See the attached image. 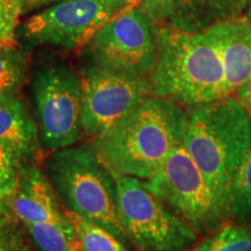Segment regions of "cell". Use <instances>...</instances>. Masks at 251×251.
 Instances as JSON below:
<instances>
[{"label":"cell","mask_w":251,"mask_h":251,"mask_svg":"<svg viewBox=\"0 0 251 251\" xmlns=\"http://www.w3.org/2000/svg\"><path fill=\"white\" fill-rule=\"evenodd\" d=\"M188 112L166 98L149 96L89 146L113 176L149 179L184 143Z\"/></svg>","instance_id":"6da1fadb"},{"label":"cell","mask_w":251,"mask_h":251,"mask_svg":"<svg viewBox=\"0 0 251 251\" xmlns=\"http://www.w3.org/2000/svg\"><path fill=\"white\" fill-rule=\"evenodd\" d=\"M23 15L19 0H0V46L17 47V28Z\"/></svg>","instance_id":"ffe728a7"},{"label":"cell","mask_w":251,"mask_h":251,"mask_svg":"<svg viewBox=\"0 0 251 251\" xmlns=\"http://www.w3.org/2000/svg\"><path fill=\"white\" fill-rule=\"evenodd\" d=\"M31 94L41 147L56 151L74 146L84 133L80 75L63 61L43 63L33 74Z\"/></svg>","instance_id":"8992f818"},{"label":"cell","mask_w":251,"mask_h":251,"mask_svg":"<svg viewBox=\"0 0 251 251\" xmlns=\"http://www.w3.org/2000/svg\"><path fill=\"white\" fill-rule=\"evenodd\" d=\"M46 176L68 212L90 220L131 246L118 213L115 178L90 148L68 147L50 153Z\"/></svg>","instance_id":"277c9868"},{"label":"cell","mask_w":251,"mask_h":251,"mask_svg":"<svg viewBox=\"0 0 251 251\" xmlns=\"http://www.w3.org/2000/svg\"><path fill=\"white\" fill-rule=\"evenodd\" d=\"M0 143L26 159L35 157L40 150L36 122L18 97L0 99Z\"/></svg>","instance_id":"5bb4252c"},{"label":"cell","mask_w":251,"mask_h":251,"mask_svg":"<svg viewBox=\"0 0 251 251\" xmlns=\"http://www.w3.org/2000/svg\"><path fill=\"white\" fill-rule=\"evenodd\" d=\"M183 146L228 208L231 183L251 147V114L234 96L188 109Z\"/></svg>","instance_id":"3957f363"},{"label":"cell","mask_w":251,"mask_h":251,"mask_svg":"<svg viewBox=\"0 0 251 251\" xmlns=\"http://www.w3.org/2000/svg\"><path fill=\"white\" fill-rule=\"evenodd\" d=\"M244 17H246V18L248 19V20L251 21V4H250V6H249V8H248L247 13H246V15H244Z\"/></svg>","instance_id":"484cf974"},{"label":"cell","mask_w":251,"mask_h":251,"mask_svg":"<svg viewBox=\"0 0 251 251\" xmlns=\"http://www.w3.org/2000/svg\"><path fill=\"white\" fill-rule=\"evenodd\" d=\"M211 28L224 61L227 98L251 79V21L242 17Z\"/></svg>","instance_id":"7c38bea8"},{"label":"cell","mask_w":251,"mask_h":251,"mask_svg":"<svg viewBox=\"0 0 251 251\" xmlns=\"http://www.w3.org/2000/svg\"><path fill=\"white\" fill-rule=\"evenodd\" d=\"M133 5H137L133 0H64L28 18L18 35L28 49H80L100 27Z\"/></svg>","instance_id":"9c48e42d"},{"label":"cell","mask_w":251,"mask_h":251,"mask_svg":"<svg viewBox=\"0 0 251 251\" xmlns=\"http://www.w3.org/2000/svg\"><path fill=\"white\" fill-rule=\"evenodd\" d=\"M148 84L149 96L188 109L226 98L224 61L212 28L187 33L158 26V55Z\"/></svg>","instance_id":"7a4b0ae2"},{"label":"cell","mask_w":251,"mask_h":251,"mask_svg":"<svg viewBox=\"0 0 251 251\" xmlns=\"http://www.w3.org/2000/svg\"><path fill=\"white\" fill-rule=\"evenodd\" d=\"M234 97L246 107L251 114V79L235 91Z\"/></svg>","instance_id":"cb8c5ba5"},{"label":"cell","mask_w":251,"mask_h":251,"mask_svg":"<svg viewBox=\"0 0 251 251\" xmlns=\"http://www.w3.org/2000/svg\"><path fill=\"white\" fill-rule=\"evenodd\" d=\"M0 251H28L21 231L0 226Z\"/></svg>","instance_id":"603a6c76"},{"label":"cell","mask_w":251,"mask_h":251,"mask_svg":"<svg viewBox=\"0 0 251 251\" xmlns=\"http://www.w3.org/2000/svg\"><path fill=\"white\" fill-rule=\"evenodd\" d=\"M20 1L21 8H23V14L27 12L33 11V9L45 7L47 5H54L57 2L64 1V0H19Z\"/></svg>","instance_id":"d4e9b609"},{"label":"cell","mask_w":251,"mask_h":251,"mask_svg":"<svg viewBox=\"0 0 251 251\" xmlns=\"http://www.w3.org/2000/svg\"><path fill=\"white\" fill-rule=\"evenodd\" d=\"M31 242L40 251H81L70 219L25 226Z\"/></svg>","instance_id":"9a60e30c"},{"label":"cell","mask_w":251,"mask_h":251,"mask_svg":"<svg viewBox=\"0 0 251 251\" xmlns=\"http://www.w3.org/2000/svg\"><path fill=\"white\" fill-rule=\"evenodd\" d=\"M144 184L197 234L215 233L231 219L183 144Z\"/></svg>","instance_id":"5b68a950"},{"label":"cell","mask_w":251,"mask_h":251,"mask_svg":"<svg viewBox=\"0 0 251 251\" xmlns=\"http://www.w3.org/2000/svg\"><path fill=\"white\" fill-rule=\"evenodd\" d=\"M122 228L137 251H185L197 233L147 188L141 179L114 176Z\"/></svg>","instance_id":"ba28073f"},{"label":"cell","mask_w":251,"mask_h":251,"mask_svg":"<svg viewBox=\"0 0 251 251\" xmlns=\"http://www.w3.org/2000/svg\"><path fill=\"white\" fill-rule=\"evenodd\" d=\"M80 49L87 64L148 79L158 55V25L133 5L100 27Z\"/></svg>","instance_id":"52a82bcc"},{"label":"cell","mask_w":251,"mask_h":251,"mask_svg":"<svg viewBox=\"0 0 251 251\" xmlns=\"http://www.w3.org/2000/svg\"><path fill=\"white\" fill-rule=\"evenodd\" d=\"M28 57L17 47L0 46V99L18 97L27 80Z\"/></svg>","instance_id":"2e32d148"},{"label":"cell","mask_w":251,"mask_h":251,"mask_svg":"<svg viewBox=\"0 0 251 251\" xmlns=\"http://www.w3.org/2000/svg\"><path fill=\"white\" fill-rule=\"evenodd\" d=\"M5 205L25 226L68 219L67 213L58 205L57 196L48 177L35 164L23 166Z\"/></svg>","instance_id":"8fae6325"},{"label":"cell","mask_w":251,"mask_h":251,"mask_svg":"<svg viewBox=\"0 0 251 251\" xmlns=\"http://www.w3.org/2000/svg\"><path fill=\"white\" fill-rule=\"evenodd\" d=\"M133 1L136 2V4H139V1H140V0H133Z\"/></svg>","instance_id":"4316f807"},{"label":"cell","mask_w":251,"mask_h":251,"mask_svg":"<svg viewBox=\"0 0 251 251\" xmlns=\"http://www.w3.org/2000/svg\"><path fill=\"white\" fill-rule=\"evenodd\" d=\"M193 251H251V229L225 225Z\"/></svg>","instance_id":"d6986e66"},{"label":"cell","mask_w":251,"mask_h":251,"mask_svg":"<svg viewBox=\"0 0 251 251\" xmlns=\"http://www.w3.org/2000/svg\"><path fill=\"white\" fill-rule=\"evenodd\" d=\"M83 130L94 137L130 114L147 97L149 84L140 78L87 64L81 70Z\"/></svg>","instance_id":"30bf717a"},{"label":"cell","mask_w":251,"mask_h":251,"mask_svg":"<svg viewBox=\"0 0 251 251\" xmlns=\"http://www.w3.org/2000/svg\"><path fill=\"white\" fill-rule=\"evenodd\" d=\"M228 211L230 218L238 221L251 216V147L231 183Z\"/></svg>","instance_id":"ac0fdd59"},{"label":"cell","mask_w":251,"mask_h":251,"mask_svg":"<svg viewBox=\"0 0 251 251\" xmlns=\"http://www.w3.org/2000/svg\"><path fill=\"white\" fill-rule=\"evenodd\" d=\"M26 158L4 143H0V184L14 186Z\"/></svg>","instance_id":"44dd1931"},{"label":"cell","mask_w":251,"mask_h":251,"mask_svg":"<svg viewBox=\"0 0 251 251\" xmlns=\"http://www.w3.org/2000/svg\"><path fill=\"white\" fill-rule=\"evenodd\" d=\"M177 1L178 0H140L137 6L153 23L163 26L171 19Z\"/></svg>","instance_id":"7402d4cb"},{"label":"cell","mask_w":251,"mask_h":251,"mask_svg":"<svg viewBox=\"0 0 251 251\" xmlns=\"http://www.w3.org/2000/svg\"><path fill=\"white\" fill-rule=\"evenodd\" d=\"M251 0H178L168 26L198 33L241 18Z\"/></svg>","instance_id":"4fadbf2b"},{"label":"cell","mask_w":251,"mask_h":251,"mask_svg":"<svg viewBox=\"0 0 251 251\" xmlns=\"http://www.w3.org/2000/svg\"><path fill=\"white\" fill-rule=\"evenodd\" d=\"M67 213L80 243L81 251H130L101 226L71 212Z\"/></svg>","instance_id":"e0dca14e"}]
</instances>
